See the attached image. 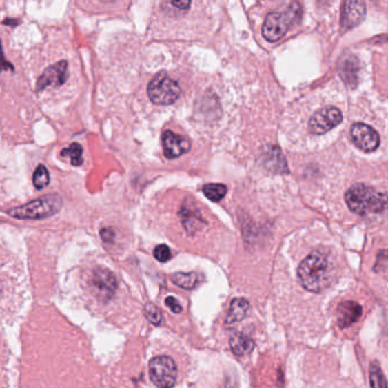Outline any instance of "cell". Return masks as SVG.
<instances>
[{
    "mask_svg": "<svg viewBox=\"0 0 388 388\" xmlns=\"http://www.w3.org/2000/svg\"><path fill=\"white\" fill-rule=\"evenodd\" d=\"M301 285L312 293H321L329 287L333 279V269L327 255L320 251L309 254L298 270Z\"/></svg>",
    "mask_w": 388,
    "mask_h": 388,
    "instance_id": "obj_1",
    "label": "cell"
},
{
    "mask_svg": "<svg viewBox=\"0 0 388 388\" xmlns=\"http://www.w3.org/2000/svg\"><path fill=\"white\" fill-rule=\"evenodd\" d=\"M347 206L359 215L380 213L388 206V196L366 184H354L345 194Z\"/></svg>",
    "mask_w": 388,
    "mask_h": 388,
    "instance_id": "obj_2",
    "label": "cell"
},
{
    "mask_svg": "<svg viewBox=\"0 0 388 388\" xmlns=\"http://www.w3.org/2000/svg\"><path fill=\"white\" fill-rule=\"evenodd\" d=\"M63 207V198L58 194H49L37 198L21 206L7 211V214L19 220H42L57 214Z\"/></svg>",
    "mask_w": 388,
    "mask_h": 388,
    "instance_id": "obj_3",
    "label": "cell"
},
{
    "mask_svg": "<svg viewBox=\"0 0 388 388\" xmlns=\"http://www.w3.org/2000/svg\"><path fill=\"white\" fill-rule=\"evenodd\" d=\"M302 7L298 3H289L283 12H274L266 17L263 26V36L269 42H276L285 36L291 26L300 21Z\"/></svg>",
    "mask_w": 388,
    "mask_h": 388,
    "instance_id": "obj_4",
    "label": "cell"
},
{
    "mask_svg": "<svg viewBox=\"0 0 388 388\" xmlns=\"http://www.w3.org/2000/svg\"><path fill=\"white\" fill-rule=\"evenodd\" d=\"M180 95V86L165 72L158 73L149 82L148 96L156 105H170L178 99Z\"/></svg>",
    "mask_w": 388,
    "mask_h": 388,
    "instance_id": "obj_5",
    "label": "cell"
},
{
    "mask_svg": "<svg viewBox=\"0 0 388 388\" xmlns=\"http://www.w3.org/2000/svg\"><path fill=\"white\" fill-rule=\"evenodd\" d=\"M149 376L154 385L159 388H172L176 384V363L170 356H156L149 362Z\"/></svg>",
    "mask_w": 388,
    "mask_h": 388,
    "instance_id": "obj_6",
    "label": "cell"
},
{
    "mask_svg": "<svg viewBox=\"0 0 388 388\" xmlns=\"http://www.w3.org/2000/svg\"><path fill=\"white\" fill-rule=\"evenodd\" d=\"M90 284L94 295L103 302L112 300L119 286L115 275L106 268H96L93 271Z\"/></svg>",
    "mask_w": 388,
    "mask_h": 388,
    "instance_id": "obj_7",
    "label": "cell"
},
{
    "mask_svg": "<svg viewBox=\"0 0 388 388\" xmlns=\"http://www.w3.org/2000/svg\"><path fill=\"white\" fill-rule=\"evenodd\" d=\"M343 121V115L336 107H326L318 110L309 121V129L314 135H324Z\"/></svg>",
    "mask_w": 388,
    "mask_h": 388,
    "instance_id": "obj_8",
    "label": "cell"
},
{
    "mask_svg": "<svg viewBox=\"0 0 388 388\" xmlns=\"http://www.w3.org/2000/svg\"><path fill=\"white\" fill-rule=\"evenodd\" d=\"M350 137L352 143L366 153L374 152L380 144L378 133L365 123H354L351 128Z\"/></svg>",
    "mask_w": 388,
    "mask_h": 388,
    "instance_id": "obj_9",
    "label": "cell"
},
{
    "mask_svg": "<svg viewBox=\"0 0 388 388\" xmlns=\"http://www.w3.org/2000/svg\"><path fill=\"white\" fill-rule=\"evenodd\" d=\"M68 78V63L59 61L56 64L45 68L37 81L36 89L38 93L48 87H61Z\"/></svg>",
    "mask_w": 388,
    "mask_h": 388,
    "instance_id": "obj_10",
    "label": "cell"
},
{
    "mask_svg": "<svg viewBox=\"0 0 388 388\" xmlns=\"http://www.w3.org/2000/svg\"><path fill=\"white\" fill-rule=\"evenodd\" d=\"M366 17V3L363 1H345L342 7L340 28L347 31L359 26Z\"/></svg>",
    "mask_w": 388,
    "mask_h": 388,
    "instance_id": "obj_11",
    "label": "cell"
},
{
    "mask_svg": "<svg viewBox=\"0 0 388 388\" xmlns=\"http://www.w3.org/2000/svg\"><path fill=\"white\" fill-rule=\"evenodd\" d=\"M163 148L167 159H174L189 152L191 149V143L185 137L167 130L163 135Z\"/></svg>",
    "mask_w": 388,
    "mask_h": 388,
    "instance_id": "obj_12",
    "label": "cell"
},
{
    "mask_svg": "<svg viewBox=\"0 0 388 388\" xmlns=\"http://www.w3.org/2000/svg\"><path fill=\"white\" fill-rule=\"evenodd\" d=\"M263 165L267 170L278 175L289 173V166L286 163L285 156L283 155L282 149L278 146L268 145L265 147L263 154Z\"/></svg>",
    "mask_w": 388,
    "mask_h": 388,
    "instance_id": "obj_13",
    "label": "cell"
},
{
    "mask_svg": "<svg viewBox=\"0 0 388 388\" xmlns=\"http://www.w3.org/2000/svg\"><path fill=\"white\" fill-rule=\"evenodd\" d=\"M180 219L184 229L187 231L189 235H194L198 233L205 224V221L201 217L199 210L192 205L185 204V203L181 208Z\"/></svg>",
    "mask_w": 388,
    "mask_h": 388,
    "instance_id": "obj_14",
    "label": "cell"
},
{
    "mask_svg": "<svg viewBox=\"0 0 388 388\" xmlns=\"http://www.w3.org/2000/svg\"><path fill=\"white\" fill-rule=\"evenodd\" d=\"M361 316H363V307L356 302H344L337 310V321L342 328L356 324Z\"/></svg>",
    "mask_w": 388,
    "mask_h": 388,
    "instance_id": "obj_15",
    "label": "cell"
},
{
    "mask_svg": "<svg viewBox=\"0 0 388 388\" xmlns=\"http://www.w3.org/2000/svg\"><path fill=\"white\" fill-rule=\"evenodd\" d=\"M229 347L235 356H247L254 349V342L252 338L242 333H235L229 340Z\"/></svg>",
    "mask_w": 388,
    "mask_h": 388,
    "instance_id": "obj_16",
    "label": "cell"
},
{
    "mask_svg": "<svg viewBox=\"0 0 388 388\" xmlns=\"http://www.w3.org/2000/svg\"><path fill=\"white\" fill-rule=\"evenodd\" d=\"M249 310H250V303L245 298H234L228 311L226 324H233L243 320L244 318L247 317Z\"/></svg>",
    "mask_w": 388,
    "mask_h": 388,
    "instance_id": "obj_17",
    "label": "cell"
},
{
    "mask_svg": "<svg viewBox=\"0 0 388 388\" xmlns=\"http://www.w3.org/2000/svg\"><path fill=\"white\" fill-rule=\"evenodd\" d=\"M358 68L359 65L356 57H343V61L340 65V77L347 84H350L351 87H356L358 82Z\"/></svg>",
    "mask_w": 388,
    "mask_h": 388,
    "instance_id": "obj_18",
    "label": "cell"
},
{
    "mask_svg": "<svg viewBox=\"0 0 388 388\" xmlns=\"http://www.w3.org/2000/svg\"><path fill=\"white\" fill-rule=\"evenodd\" d=\"M172 280L178 287L184 288V289H193L201 282V275H198L196 272H189V273L178 272V273L172 275Z\"/></svg>",
    "mask_w": 388,
    "mask_h": 388,
    "instance_id": "obj_19",
    "label": "cell"
},
{
    "mask_svg": "<svg viewBox=\"0 0 388 388\" xmlns=\"http://www.w3.org/2000/svg\"><path fill=\"white\" fill-rule=\"evenodd\" d=\"M227 193V188L222 184H208L203 186V194L212 202L222 201Z\"/></svg>",
    "mask_w": 388,
    "mask_h": 388,
    "instance_id": "obj_20",
    "label": "cell"
},
{
    "mask_svg": "<svg viewBox=\"0 0 388 388\" xmlns=\"http://www.w3.org/2000/svg\"><path fill=\"white\" fill-rule=\"evenodd\" d=\"M61 156L66 157L68 156L71 159L72 165L80 166L83 164V148L80 144L73 143L68 148L61 151Z\"/></svg>",
    "mask_w": 388,
    "mask_h": 388,
    "instance_id": "obj_21",
    "label": "cell"
},
{
    "mask_svg": "<svg viewBox=\"0 0 388 388\" xmlns=\"http://www.w3.org/2000/svg\"><path fill=\"white\" fill-rule=\"evenodd\" d=\"M32 182L33 186L38 191H41L48 186L49 182H50V175H49L48 168H45V165L39 164L37 166L34 173H33Z\"/></svg>",
    "mask_w": 388,
    "mask_h": 388,
    "instance_id": "obj_22",
    "label": "cell"
},
{
    "mask_svg": "<svg viewBox=\"0 0 388 388\" xmlns=\"http://www.w3.org/2000/svg\"><path fill=\"white\" fill-rule=\"evenodd\" d=\"M370 384L372 388H387L385 377L377 363H372L370 366Z\"/></svg>",
    "mask_w": 388,
    "mask_h": 388,
    "instance_id": "obj_23",
    "label": "cell"
},
{
    "mask_svg": "<svg viewBox=\"0 0 388 388\" xmlns=\"http://www.w3.org/2000/svg\"><path fill=\"white\" fill-rule=\"evenodd\" d=\"M145 317L150 321L151 324L154 326H159L161 320H163V316L159 309L152 303H148L145 307Z\"/></svg>",
    "mask_w": 388,
    "mask_h": 388,
    "instance_id": "obj_24",
    "label": "cell"
},
{
    "mask_svg": "<svg viewBox=\"0 0 388 388\" xmlns=\"http://www.w3.org/2000/svg\"><path fill=\"white\" fill-rule=\"evenodd\" d=\"M154 255L157 261L159 262L165 263L167 261H170L172 259V252H170V249L167 245H159L154 249Z\"/></svg>",
    "mask_w": 388,
    "mask_h": 388,
    "instance_id": "obj_25",
    "label": "cell"
},
{
    "mask_svg": "<svg viewBox=\"0 0 388 388\" xmlns=\"http://www.w3.org/2000/svg\"><path fill=\"white\" fill-rule=\"evenodd\" d=\"M14 71V66L10 61H7L6 57L3 55V43L0 39V72L3 71Z\"/></svg>",
    "mask_w": 388,
    "mask_h": 388,
    "instance_id": "obj_26",
    "label": "cell"
},
{
    "mask_svg": "<svg viewBox=\"0 0 388 388\" xmlns=\"http://www.w3.org/2000/svg\"><path fill=\"white\" fill-rule=\"evenodd\" d=\"M165 303H166L167 307H170V311L174 312V313H181V312H182V307H181L176 298L170 296V298H167L166 300H165Z\"/></svg>",
    "mask_w": 388,
    "mask_h": 388,
    "instance_id": "obj_27",
    "label": "cell"
},
{
    "mask_svg": "<svg viewBox=\"0 0 388 388\" xmlns=\"http://www.w3.org/2000/svg\"><path fill=\"white\" fill-rule=\"evenodd\" d=\"M100 235H101V238H103L105 243H112L114 237H115V233H114V231L110 229V228H103V229H101Z\"/></svg>",
    "mask_w": 388,
    "mask_h": 388,
    "instance_id": "obj_28",
    "label": "cell"
},
{
    "mask_svg": "<svg viewBox=\"0 0 388 388\" xmlns=\"http://www.w3.org/2000/svg\"><path fill=\"white\" fill-rule=\"evenodd\" d=\"M172 5L175 7H178L180 10H185L191 6V1H172Z\"/></svg>",
    "mask_w": 388,
    "mask_h": 388,
    "instance_id": "obj_29",
    "label": "cell"
},
{
    "mask_svg": "<svg viewBox=\"0 0 388 388\" xmlns=\"http://www.w3.org/2000/svg\"><path fill=\"white\" fill-rule=\"evenodd\" d=\"M19 23V21L15 20V19H14V20H12V19H6V20L3 21V26H17Z\"/></svg>",
    "mask_w": 388,
    "mask_h": 388,
    "instance_id": "obj_30",
    "label": "cell"
},
{
    "mask_svg": "<svg viewBox=\"0 0 388 388\" xmlns=\"http://www.w3.org/2000/svg\"><path fill=\"white\" fill-rule=\"evenodd\" d=\"M3 289H5V288H3V286L1 285V282H0V298L3 295Z\"/></svg>",
    "mask_w": 388,
    "mask_h": 388,
    "instance_id": "obj_31",
    "label": "cell"
}]
</instances>
